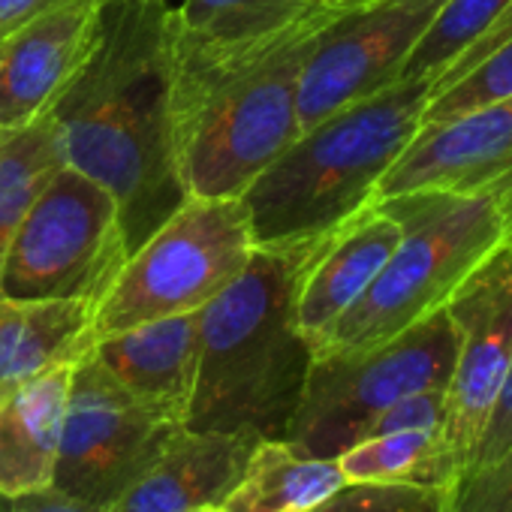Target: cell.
I'll return each mask as SVG.
<instances>
[{
    "label": "cell",
    "instance_id": "1",
    "mask_svg": "<svg viewBox=\"0 0 512 512\" xmlns=\"http://www.w3.org/2000/svg\"><path fill=\"white\" fill-rule=\"evenodd\" d=\"M172 0H109L100 40L58 103L64 157L121 205L130 250L187 196L169 121Z\"/></svg>",
    "mask_w": 512,
    "mask_h": 512
},
{
    "label": "cell",
    "instance_id": "2",
    "mask_svg": "<svg viewBox=\"0 0 512 512\" xmlns=\"http://www.w3.org/2000/svg\"><path fill=\"white\" fill-rule=\"evenodd\" d=\"M329 25L253 46H202L175 40L169 19V121L184 196H241L293 145L302 70Z\"/></svg>",
    "mask_w": 512,
    "mask_h": 512
},
{
    "label": "cell",
    "instance_id": "3",
    "mask_svg": "<svg viewBox=\"0 0 512 512\" xmlns=\"http://www.w3.org/2000/svg\"><path fill=\"white\" fill-rule=\"evenodd\" d=\"M314 247H256L247 269L199 311L184 428L284 440L314 359L296 326V284Z\"/></svg>",
    "mask_w": 512,
    "mask_h": 512
},
{
    "label": "cell",
    "instance_id": "4",
    "mask_svg": "<svg viewBox=\"0 0 512 512\" xmlns=\"http://www.w3.org/2000/svg\"><path fill=\"white\" fill-rule=\"evenodd\" d=\"M431 94L428 79H398L302 130L241 193L256 247L320 244L371 208L383 175L419 133Z\"/></svg>",
    "mask_w": 512,
    "mask_h": 512
},
{
    "label": "cell",
    "instance_id": "5",
    "mask_svg": "<svg viewBox=\"0 0 512 512\" xmlns=\"http://www.w3.org/2000/svg\"><path fill=\"white\" fill-rule=\"evenodd\" d=\"M401 223V241L368 293L314 347L353 353L383 344L434 311L506 241L491 187L476 193H407L380 199Z\"/></svg>",
    "mask_w": 512,
    "mask_h": 512
},
{
    "label": "cell",
    "instance_id": "6",
    "mask_svg": "<svg viewBox=\"0 0 512 512\" xmlns=\"http://www.w3.org/2000/svg\"><path fill=\"white\" fill-rule=\"evenodd\" d=\"M256 238L241 196H187L124 260L94 311V344L130 326L193 314L253 260Z\"/></svg>",
    "mask_w": 512,
    "mask_h": 512
},
{
    "label": "cell",
    "instance_id": "7",
    "mask_svg": "<svg viewBox=\"0 0 512 512\" xmlns=\"http://www.w3.org/2000/svg\"><path fill=\"white\" fill-rule=\"evenodd\" d=\"M455 350V323L440 308L383 344L314 356L284 440L302 455L338 458L395 401L446 389Z\"/></svg>",
    "mask_w": 512,
    "mask_h": 512
},
{
    "label": "cell",
    "instance_id": "8",
    "mask_svg": "<svg viewBox=\"0 0 512 512\" xmlns=\"http://www.w3.org/2000/svg\"><path fill=\"white\" fill-rule=\"evenodd\" d=\"M127 256L130 241L112 190L64 163L7 250L0 296L85 299L97 305Z\"/></svg>",
    "mask_w": 512,
    "mask_h": 512
},
{
    "label": "cell",
    "instance_id": "9",
    "mask_svg": "<svg viewBox=\"0 0 512 512\" xmlns=\"http://www.w3.org/2000/svg\"><path fill=\"white\" fill-rule=\"evenodd\" d=\"M181 428L178 416L130 395L88 350L73 368L52 488L103 512L163 455Z\"/></svg>",
    "mask_w": 512,
    "mask_h": 512
},
{
    "label": "cell",
    "instance_id": "10",
    "mask_svg": "<svg viewBox=\"0 0 512 512\" xmlns=\"http://www.w3.org/2000/svg\"><path fill=\"white\" fill-rule=\"evenodd\" d=\"M458 350L446 383L440 449L449 488L467 473L473 446L494 410L512 362V244H500L446 305Z\"/></svg>",
    "mask_w": 512,
    "mask_h": 512
},
{
    "label": "cell",
    "instance_id": "11",
    "mask_svg": "<svg viewBox=\"0 0 512 512\" xmlns=\"http://www.w3.org/2000/svg\"><path fill=\"white\" fill-rule=\"evenodd\" d=\"M446 0H371L332 22L314 43L299 82V127L398 82L407 58Z\"/></svg>",
    "mask_w": 512,
    "mask_h": 512
},
{
    "label": "cell",
    "instance_id": "12",
    "mask_svg": "<svg viewBox=\"0 0 512 512\" xmlns=\"http://www.w3.org/2000/svg\"><path fill=\"white\" fill-rule=\"evenodd\" d=\"M109 0H70L0 40V127L58 109L94 55Z\"/></svg>",
    "mask_w": 512,
    "mask_h": 512
},
{
    "label": "cell",
    "instance_id": "13",
    "mask_svg": "<svg viewBox=\"0 0 512 512\" xmlns=\"http://www.w3.org/2000/svg\"><path fill=\"white\" fill-rule=\"evenodd\" d=\"M512 172V100L443 124H422L377 187V202L407 193H476Z\"/></svg>",
    "mask_w": 512,
    "mask_h": 512
},
{
    "label": "cell",
    "instance_id": "14",
    "mask_svg": "<svg viewBox=\"0 0 512 512\" xmlns=\"http://www.w3.org/2000/svg\"><path fill=\"white\" fill-rule=\"evenodd\" d=\"M398 241V217L374 202L308 253L296 284V326L311 347L368 293Z\"/></svg>",
    "mask_w": 512,
    "mask_h": 512
},
{
    "label": "cell",
    "instance_id": "15",
    "mask_svg": "<svg viewBox=\"0 0 512 512\" xmlns=\"http://www.w3.org/2000/svg\"><path fill=\"white\" fill-rule=\"evenodd\" d=\"M260 437L181 428L163 455L103 512H193L223 503Z\"/></svg>",
    "mask_w": 512,
    "mask_h": 512
},
{
    "label": "cell",
    "instance_id": "16",
    "mask_svg": "<svg viewBox=\"0 0 512 512\" xmlns=\"http://www.w3.org/2000/svg\"><path fill=\"white\" fill-rule=\"evenodd\" d=\"M91 353L130 395L184 422L199 368V311L106 335Z\"/></svg>",
    "mask_w": 512,
    "mask_h": 512
},
{
    "label": "cell",
    "instance_id": "17",
    "mask_svg": "<svg viewBox=\"0 0 512 512\" xmlns=\"http://www.w3.org/2000/svg\"><path fill=\"white\" fill-rule=\"evenodd\" d=\"M76 362L40 371L0 392V494L22 497L55 482Z\"/></svg>",
    "mask_w": 512,
    "mask_h": 512
},
{
    "label": "cell",
    "instance_id": "18",
    "mask_svg": "<svg viewBox=\"0 0 512 512\" xmlns=\"http://www.w3.org/2000/svg\"><path fill=\"white\" fill-rule=\"evenodd\" d=\"M94 302L0 296V392L94 347Z\"/></svg>",
    "mask_w": 512,
    "mask_h": 512
},
{
    "label": "cell",
    "instance_id": "19",
    "mask_svg": "<svg viewBox=\"0 0 512 512\" xmlns=\"http://www.w3.org/2000/svg\"><path fill=\"white\" fill-rule=\"evenodd\" d=\"M341 16L347 13L329 0H181L172 4V37L202 46H253Z\"/></svg>",
    "mask_w": 512,
    "mask_h": 512
},
{
    "label": "cell",
    "instance_id": "20",
    "mask_svg": "<svg viewBox=\"0 0 512 512\" xmlns=\"http://www.w3.org/2000/svg\"><path fill=\"white\" fill-rule=\"evenodd\" d=\"M344 485L338 458H311L287 440H260L220 506L226 512H311Z\"/></svg>",
    "mask_w": 512,
    "mask_h": 512
},
{
    "label": "cell",
    "instance_id": "21",
    "mask_svg": "<svg viewBox=\"0 0 512 512\" xmlns=\"http://www.w3.org/2000/svg\"><path fill=\"white\" fill-rule=\"evenodd\" d=\"M64 163V133L55 109L31 124L0 127V278L22 220Z\"/></svg>",
    "mask_w": 512,
    "mask_h": 512
},
{
    "label": "cell",
    "instance_id": "22",
    "mask_svg": "<svg viewBox=\"0 0 512 512\" xmlns=\"http://www.w3.org/2000/svg\"><path fill=\"white\" fill-rule=\"evenodd\" d=\"M347 482H407L449 488V467L440 449V431L407 428L374 434L338 455Z\"/></svg>",
    "mask_w": 512,
    "mask_h": 512
},
{
    "label": "cell",
    "instance_id": "23",
    "mask_svg": "<svg viewBox=\"0 0 512 512\" xmlns=\"http://www.w3.org/2000/svg\"><path fill=\"white\" fill-rule=\"evenodd\" d=\"M512 100V34L500 40L479 64H473L461 79L440 88L422 115V124H443L464 112Z\"/></svg>",
    "mask_w": 512,
    "mask_h": 512
},
{
    "label": "cell",
    "instance_id": "24",
    "mask_svg": "<svg viewBox=\"0 0 512 512\" xmlns=\"http://www.w3.org/2000/svg\"><path fill=\"white\" fill-rule=\"evenodd\" d=\"M443 485L407 482H347L311 512H443Z\"/></svg>",
    "mask_w": 512,
    "mask_h": 512
},
{
    "label": "cell",
    "instance_id": "25",
    "mask_svg": "<svg viewBox=\"0 0 512 512\" xmlns=\"http://www.w3.org/2000/svg\"><path fill=\"white\" fill-rule=\"evenodd\" d=\"M443 512H512V446L446 488Z\"/></svg>",
    "mask_w": 512,
    "mask_h": 512
},
{
    "label": "cell",
    "instance_id": "26",
    "mask_svg": "<svg viewBox=\"0 0 512 512\" xmlns=\"http://www.w3.org/2000/svg\"><path fill=\"white\" fill-rule=\"evenodd\" d=\"M443 413H446V389L416 392V395H407V398L395 401L392 407H386V410L368 425L365 437L389 434V431H407V428L440 431ZM365 437H362V440H365Z\"/></svg>",
    "mask_w": 512,
    "mask_h": 512
},
{
    "label": "cell",
    "instance_id": "27",
    "mask_svg": "<svg viewBox=\"0 0 512 512\" xmlns=\"http://www.w3.org/2000/svg\"><path fill=\"white\" fill-rule=\"evenodd\" d=\"M512 446V362H509V371H506V380H503V389L494 401V410L473 446V455H470V467L467 473L491 464L497 455H503L506 449ZM464 473V476H467Z\"/></svg>",
    "mask_w": 512,
    "mask_h": 512
},
{
    "label": "cell",
    "instance_id": "28",
    "mask_svg": "<svg viewBox=\"0 0 512 512\" xmlns=\"http://www.w3.org/2000/svg\"><path fill=\"white\" fill-rule=\"evenodd\" d=\"M0 512H91L79 506L76 500L64 497L61 491H37V494H22V497H4L0 494Z\"/></svg>",
    "mask_w": 512,
    "mask_h": 512
},
{
    "label": "cell",
    "instance_id": "29",
    "mask_svg": "<svg viewBox=\"0 0 512 512\" xmlns=\"http://www.w3.org/2000/svg\"><path fill=\"white\" fill-rule=\"evenodd\" d=\"M61 4H70V0H0V40Z\"/></svg>",
    "mask_w": 512,
    "mask_h": 512
},
{
    "label": "cell",
    "instance_id": "30",
    "mask_svg": "<svg viewBox=\"0 0 512 512\" xmlns=\"http://www.w3.org/2000/svg\"><path fill=\"white\" fill-rule=\"evenodd\" d=\"M491 190L497 196V205H500V214L506 223V241L503 244H512V172H506L500 181H494Z\"/></svg>",
    "mask_w": 512,
    "mask_h": 512
},
{
    "label": "cell",
    "instance_id": "31",
    "mask_svg": "<svg viewBox=\"0 0 512 512\" xmlns=\"http://www.w3.org/2000/svg\"><path fill=\"white\" fill-rule=\"evenodd\" d=\"M329 4H332L338 13H353V10H359V7L371 4V0H329Z\"/></svg>",
    "mask_w": 512,
    "mask_h": 512
},
{
    "label": "cell",
    "instance_id": "32",
    "mask_svg": "<svg viewBox=\"0 0 512 512\" xmlns=\"http://www.w3.org/2000/svg\"><path fill=\"white\" fill-rule=\"evenodd\" d=\"M193 512H226L220 503H214V506H199V509H193Z\"/></svg>",
    "mask_w": 512,
    "mask_h": 512
}]
</instances>
